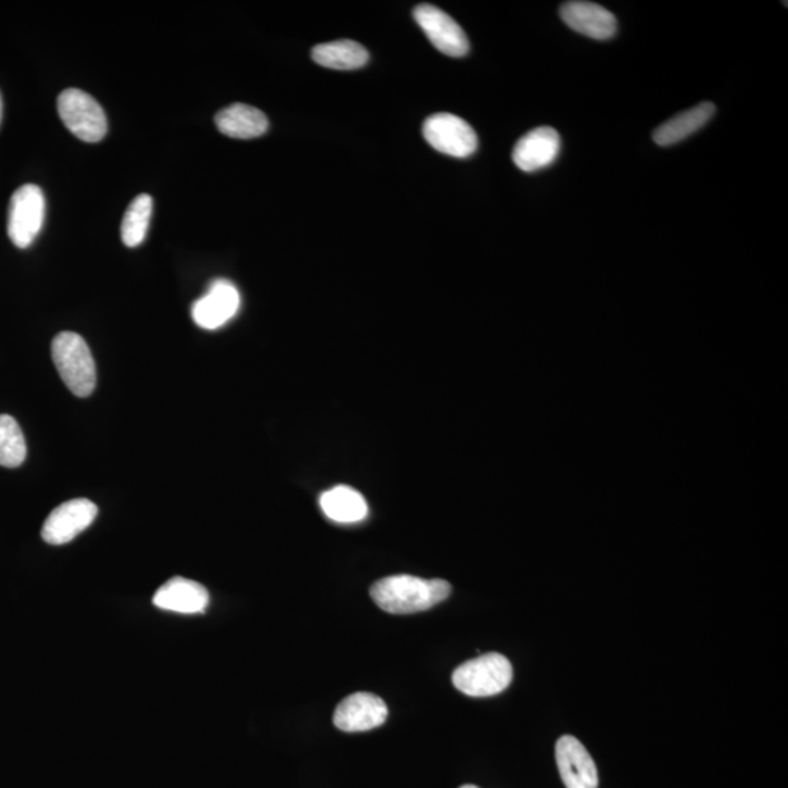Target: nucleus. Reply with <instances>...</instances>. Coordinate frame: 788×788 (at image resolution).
Segmentation results:
<instances>
[{
  "label": "nucleus",
  "mask_w": 788,
  "mask_h": 788,
  "mask_svg": "<svg viewBox=\"0 0 788 788\" xmlns=\"http://www.w3.org/2000/svg\"><path fill=\"white\" fill-rule=\"evenodd\" d=\"M561 151V138L557 130L543 126L526 133L512 149V162L521 171L533 172L547 168Z\"/></svg>",
  "instance_id": "12"
},
{
  "label": "nucleus",
  "mask_w": 788,
  "mask_h": 788,
  "mask_svg": "<svg viewBox=\"0 0 788 788\" xmlns=\"http://www.w3.org/2000/svg\"><path fill=\"white\" fill-rule=\"evenodd\" d=\"M51 357L60 379L78 398H88L97 385V368L91 349L81 335L62 332L51 342Z\"/></svg>",
  "instance_id": "2"
},
{
  "label": "nucleus",
  "mask_w": 788,
  "mask_h": 788,
  "mask_svg": "<svg viewBox=\"0 0 788 788\" xmlns=\"http://www.w3.org/2000/svg\"><path fill=\"white\" fill-rule=\"evenodd\" d=\"M2 116H3V102H2V96H0V123H2Z\"/></svg>",
  "instance_id": "21"
},
{
  "label": "nucleus",
  "mask_w": 788,
  "mask_h": 788,
  "mask_svg": "<svg viewBox=\"0 0 788 788\" xmlns=\"http://www.w3.org/2000/svg\"><path fill=\"white\" fill-rule=\"evenodd\" d=\"M27 457L26 437L11 415H0V466L18 468Z\"/></svg>",
  "instance_id": "20"
},
{
  "label": "nucleus",
  "mask_w": 788,
  "mask_h": 788,
  "mask_svg": "<svg viewBox=\"0 0 788 788\" xmlns=\"http://www.w3.org/2000/svg\"><path fill=\"white\" fill-rule=\"evenodd\" d=\"M46 216L43 190L26 184L16 190L9 202L8 236L18 249H27L40 235Z\"/></svg>",
  "instance_id": "5"
},
{
  "label": "nucleus",
  "mask_w": 788,
  "mask_h": 788,
  "mask_svg": "<svg viewBox=\"0 0 788 788\" xmlns=\"http://www.w3.org/2000/svg\"><path fill=\"white\" fill-rule=\"evenodd\" d=\"M460 788H479V787H478V786H473V785H466V786H461Z\"/></svg>",
  "instance_id": "22"
},
{
  "label": "nucleus",
  "mask_w": 788,
  "mask_h": 788,
  "mask_svg": "<svg viewBox=\"0 0 788 788\" xmlns=\"http://www.w3.org/2000/svg\"><path fill=\"white\" fill-rule=\"evenodd\" d=\"M216 123L219 132L235 139L259 138L269 129V120L263 111L240 102L219 111Z\"/></svg>",
  "instance_id": "15"
},
{
  "label": "nucleus",
  "mask_w": 788,
  "mask_h": 788,
  "mask_svg": "<svg viewBox=\"0 0 788 788\" xmlns=\"http://www.w3.org/2000/svg\"><path fill=\"white\" fill-rule=\"evenodd\" d=\"M60 119L83 142L102 141L107 134V116L94 97L78 88L64 90L58 98Z\"/></svg>",
  "instance_id": "4"
},
{
  "label": "nucleus",
  "mask_w": 788,
  "mask_h": 788,
  "mask_svg": "<svg viewBox=\"0 0 788 788\" xmlns=\"http://www.w3.org/2000/svg\"><path fill=\"white\" fill-rule=\"evenodd\" d=\"M423 138L438 152L468 158L478 149V134L468 121L450 113H437L426 120Z\"/></svg>",
  "instance_id": "6"
},
{
  "label": "nucleus",
  "mask_w": 788,
  "mask_h": 788,
  "mask_svg": "<svg viewBox=\"0 0 788 788\" xmlns=\"http://www.w3.org/2000/svg\"><path fill=\"white\" fill-rule=\"evenodd\" d=\"M559 13L568 27L590 39L609 40L617 34V18L598 3L567 2Z\"/></svg>",
  "instance_id": "13"
},
{
  "label": "nucleus",
  "mask_w": 788,
  "mask_h": 788,
  "mask_svg": "<svg viewBox=\"0 0 788 788\" xmlns=\"http://www.w3.org/2000/svg\"><path fill=\"white\" fill-rule=\"evenodd\" d=\"M559 776L567 788H598V767L589 750L573 736H562L555 748Z\"/></svg>",
  "instance_id": "11"
},
{
  "label": "nucleus",
  "mask_w": 788,
  "mask_h": 788,
  "mask_svg": "<svg viewBox=\"0 0 788 788\" xmlns=\"http://www.w3.org/2000/svg\"><path fill=\"white\" fill-rule=\"evenodd\" d=\"M311 58L323 68L336 69V71H353V69L366 67L370 54L357 41L338 40L316 46L311 51Z\"/></svg>",
  "instance_id": "18"
},
{
  "label": "nucleus",
  "mask_w": 788,
  "mask_h": 788,
  "mask_svg": "<svg viewBox=\"0 0 788 788\" xmlns=\"http://www.w3.org/2000/svg\"><path fill=\"white\" fill-rule=\"evenodd\" d=\"M152 198L147 193L139 194L132 200L121 221V240L133 249L141 246L147 237L149 221L152 216Z\"/></svg>",
  "instance_id": "19"
},
{
  "label": "nucleus",
  "mask_w": 788,
  "mask_h": 788,
  "mask_svg": "<svg viewBox=\"0 0 788 788\" xmlns=\"http://www.w3.org/2000/svg\"><path fill=\"white\" fill-rule=\"evenodd\" d=\"M152 601L158 609L167 612L196 615L207 610L209 594L198 581L174 577L157 590Z\"/></svg>",
  "instance_id": "14"
},
{
  "label": "nucleus",
  "mask_w": 788,
  "mask_h": 788,
  "mask_svg": "<svg viewBox=\"0 0 788 788\" xmlns=\"http://www.w3.org/2000/svg\"><path fill=\"white\" fill-rule=\"evenodd\" d=\"M97 515L98 508L94 502L86 498H74L60 503L50 512L41 529V536L46 543L54 547L67 545L94 523Z\"/></svg>",
  "instance_id": "7"
},
{
  "label": "nucleus",
  "mask_w": 788,
  "mask_h": 788,
  "mask_svg": "<svg viewBox=\"0 0 788 788\" xmlns=\"http://www.w3.org/2000/svg\"><path fill=\"white\" fill-rule=\"evenodd\" d=\"M450 594L451 586L446 580H426L407 573L381 578L370 590L376 605L395 615L423 612L445 601Z\"/></svg>",
  "instance_id": "1"
},
{
  "label": "nucleus",
  "mask_w": 788,
  "mask_h": 788,
  "mask_svg": "<svg viewBox=\"0 0 788 788\" xmlns=\"http://www.w3.org/2000/svg\"><path fill=\"white\" fill-rule=\"evenodd\" d=\"M240 305V292L235 283L217 279L209 286L208 292L191 306V317L199 328L217 330L239 312Z\"/></svg>",
  "instance_id": "9"
},
{
  "label": "nucleus",
  "mask_w": 788,
  "mask_h": 788,
  "mask_svg": "<svg viewBox=\"0 0 788 788\" xmlns=\"http://www.w3.org/2000/svg\"><path fill=\"white\" fill-rule=\"evenodd\" d=\"M320 507L326 517L336 523H358L368 515L367 501L362 493L345 485L321 493Z\"/></svg>",
  "instance_id": "17"
},
{
  "label": "nucleus",
  "mask_w": 788,
  "mask_h": 788,
  "mask_svg": "<svg viewBox=\"0 0 788 788\" xmlns=\"http://www.w3.org/2000/svg\"><path fill=\"white\" fill-rule=\"evenodd\" d=\"M715 113L716 106L712 102H701V104L675 116L674 119L665 121L652 133V141L660 147H670V144L682 142L684 139L704 128Z\"/></svg>",
  "instance_id": "16"
},
{
  "label": "nucleus",
  "mask_w": 788,
  "mask_h": 788,
  "mask_svg": "<svg viewBox=\"0 0 788 788\" xmlns=\"http://www.w3.org/2000/svg\"><path fill=\"white\" fill-rule=\"evenodd\" d=\"M413 17L431 43L441 53L451 56V58H463L469 53V40L463 28L440 8L430 3L418 4L415 8Z\"/></svg>",
  "instance_id": "8"
},
{
  "label": "nucleus",
  "mask_w": 788,
  "mask_h": 788,
  "mask_svg": "<svg viewBox=\"0 0 788 788\" xmlns=\"http://www.w3.org/2000/svg\"><path fill=\"white\" fill-rule=\"evenodd\" d=\"M389 716L386 702L370 692L349 695L336 707L333 722L339 730L348 734L368 731L385 725Z\"/></svg>",
  "instance_id": "10"
},
{
  "label": "nucleus",
  "mask_w": 788,
  "mask_h": 788,
  "mask_svg": "<svg viewBox=\"0 0 788 788\" xmlns=\"http://www.w3.org/2000/svg\"><path fill=\"white\" fill-rule=\"evenodd\" d=\"M511 680L512 666L500 652H488L466 661L453 674L455 687L475 698L501 694L510 687Z\"/></svg>",
  "instance_id": "3"
}]
</instances>
